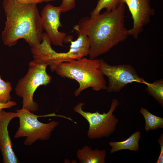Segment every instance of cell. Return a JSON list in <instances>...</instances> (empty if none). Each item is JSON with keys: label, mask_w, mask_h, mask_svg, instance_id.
I'll return each instance as SVG.
<instances>
[{"label": "cell", "mask_w": 163, "mask_h": 163, "mask_svg": "<svg viewBox=\"0 0 163 163\" xmlns=\"http://www.w3.org/2000/svg\"><path fill=\"white\" fill-rule=\"evenodd\" d=\"M61 13L59 7L48 4L43 8L41 17L43 29L51 43L54 45L62 46L63 43H69L73 37L58 30L59 27H62L60 20Z\"/></svg>", "instance_id": "9"}, {"label": "cell", "mask_w": 163, "mask_h": 163, "mask_svg": "<svg viewBox=\"0 0 163 163\" xmlns=\"http://www.w3.org/2000/svg\"><path fill=\"white\" fill-rule=\"evenodd\" d=\"M12 89L11 82L3 80L0 75V102L6 103L11 101L10 92Z\"/></svg>", "instance_id": "17"}, {"label": "cell", "mask_w": 163, "mask_h": 163, "mask_svg": "<svg viewBox=\"0 0 163 163\" xmlns=\"http://www.w3.org/2000/svg\"><path fill=\"white\" fill-rule=\"evenodd\" d=\"M37 4L3 0L6 20L1 37L4 45L13 46L21 39H24L31 47L41 43L44 29Z\"/></svg>", "instance_id": "2"}, {"label": "cell", "mask_w": 163, "mask_h": 163, "mask_svg": "<svg viewBox=\"0 0 163 163\" xmlns=\"http://www.w3.org/2000/svg\"><path fill=\"white\" fill-rule=\"evenodd\" d=\"M141 137L140 132L137 131L124 141L109 142V144L112 147L110 151V154L124 149L138 152L139 150V141Z\"/></svg>", "instance_id": "13"}, {"label": "cell", "mask_w": 163, "mask_h": 163, "mask_svg": "<svg viewBox=\"0 0 163 163\" xmlns=\"http://www.w3.org/2000/svg\"><path fill=\"white\" fill-rule=\"evenodd\" d=\"M56 0H43V2H48L50 1H55Z\"/></svg>", "instance_id": "22"}, {"label": "cell", "mask_w": 163, "mask_h": 163, "mask_svg": "<svg viewBox=\"0 0 163 163\" xmlns=\"http://www.w3.org/2000/svg\"><path fill=\"white\" fill-rule=\"evenodd\" d=\"M160 145L161 150L159 155L156 163H163V133H161L160 135L157 140Z\"/></svg>", "instance_id": "19"}, {"label": "cell", "mask_w": 163, "mask_h": 163, "mask_svg": "<svg viewBox=\"0 0 163 163\" xmlns=\"http://www.w3.org/2000/svg\"><path fill=\"white\" fill-rule=\"evenodd\" d=\"M140 112L143 115L145 121V129L147 131L163 128V118L155 116L147 109L141 107Z\"/></svg>", "instance_id": "14"}, {"label": "cell", "mask_w": 163, "mask_h": 163, "mask_svg": "<svg viewBox=\"0 0 163 163\" xmlns=\"http://www.w3.org/2000/svg\"><path fill=\"white\" fill-rule=\"evenodd\" d=\"M84 102H79L74 108V111L80 114L88 122L89 129L87 136L92 139L108 137L116 130L118 120L113 114L119 104L116 98L112 99L108 111L102 114L98 111L94 113L85 111L82 109Z\"/></svg>", "instance_id": "7"}, {"label": "cell", "mask_w": 163, "mask_h": 163, "mask_svg": "<svg viewBox=\"0 0 163 163\" xmlns=\"http://www.w3.org/2000/svg\"><path fill=\"white\" fill-rule=\"evenodd\" d=\"M76 155L80 163H105L106 150H94L85 145L77 150Z\"/></svg>", "instance_id": "12"}, {"label": "cell", "mask_w": 163, "mask_h": 163, "mask_svg": "<svg viewBox=\"0 0 163 163\" xmlns=\"http://www.w3.org/2000/svg\"><path fill=\"white\" fill-rule=\"evenodd\" d=\"M16 1L24 3H35L37 4L41 3L43 2V0H14Z\"/></svg>", "instance_id": "21"}, {"label": "cell", "mask_w": 163, "mask_h": 163, "mask_svg": "<svg viewBox=\"0 0 163 163\" xmlns=\"http://www.w3.org/2000/svg\"><path fill=\"white\" fill-rule=\"evenodd\" d=\"M125 4L120 3L114 10L105 11L93 18H82L73 27L78 34L88 38L89 59H96L125 41L129 35L125 25Z\"/></svg>", "instance_id": "1"}, {"label": "cell", "mask_w": 163, "mask_h": 163, "mask_svg": "<svg viewBox=\"0 0 163 163\" xmlns=\"http://www.w3.org/2000/svg\"><path fill=\"white\" fill-rule=\"evenodd\" d=\"M19 119V126L14 137L26 138L24 142L26 145H31L38 140L46 141L50 138L52 132L59 124L58 121H52L44 123L38 120L40 117H58L55 113L44 116L34 114L28 110L22 108L16 110Z\"/></svg>", "instance_id": "6"}, {"label": "cell", "mask_w": 163, "mask_h": 163, "mask_svg": "<svg viewBox=\"0 0 163 163\" xmlns=\"http://www.w3.org/2000/svg\"><path fill=\"white\" fill-rule=\"evenodd\" d=\"M55 71L62 78L78 82L79 87L74 92L75 96H78L88 88L98 91L107 88L104 75L100 68V59H92L85 57L62 62L56 66Z\"/></svg>", "instance_id": "3"}, {"label": "cell", "mask_w": 163, "mask_h": 163, "mask_svg": "<svg viewBox=\"0 0 163 163\" xmlns=\"http://www.w3.org/2000/svg\"><path fill=\"white\" fill-rule=\"evenodd\" d=\"M48 65L40 59H33L29 64L27 73L18 82L15 90L16 94L22 99V108L31 112L38 110V104L33 99L37 88L46 86L51 81L52 77L46 72Z\"/></svg>", "instance_id": "5"}, {"label": "cell", "mask_w": 163, "mask_h": 163, "mask_svg": "<svg viewBox=\"0 0 163 163\" xmlns=\"http://www.w3.org/2000/svg\"><path fill=\"white\" fill-rule=\"evenodd\" d=\"M75 5V0H62L59 7L62 13H64L73 9Z\"/></svg>", "instance_id": "18"}, {"label": "cell", "mask_w": 163, "mask_h": 163, "mask_svg": "<svg viewBox=\"0 0 163 163\" xmlns=\"http://www.w3.org/2000/svg\"><path fill=\"white\" fill-rule=\"evenodd\" d=\"M120 0H98L97 4L90 13V17L93 18L100 14L102 9L110 12L115 9L120 4Z\"/></svg>", "instance_id": "16"}, {"label": "cell", "mask_w": 163, "mask_h": 163, "mask_svg": "<svg viewBox=\"0 0 163 163\" xmlns=\"http://www.w3.org/2000/svg\"><path fill=\"white\" fill-rule=\"evenodd\" d=\"M17 105V103L14 101H10L6 103L0 102V110L4 109L10 108Z\"/></svg>", "instance_id": "20"}, {"label": "cell", "mask_w": 163, "mask_h": 163, "mask_svg": "<svg viewBox=\"0 0 163 163\" xmlns=\"http://www.w3.org/2000/svg\"><path fill=\"white\" fill-rule=\"evenodd\" d=\"M42 41L38 45L31 48L33 57L34 59L45 61L52 72L55 71L56 66L61 63L79 59L89 54L90 41L84 34H78L76 40H70V49L65 53H59L54 50L51 46V41L45 33L43 35Z\"/></svg>", "instance_id": "4"}, {"label": "cell", "mask_w": 163, "mask_h": 163, "mask_svg": "<svg viewBox=\"0 0 163 163\" xmlns=\"http://www.w3.org/2000/svg\"><path fill=\"white\" fill-rule=\"evenodd\" d=\"M146 90L148 94L153 97L161 106H163V79L157 80L153 83H148Z\"/></svg>", "instance_id": "15"}, {"label": "cell", "mask_w": 163, "mask_h": 163, "mask_svg": "<svg viewBox=\"0 0 163 163\" xmlns=\"http://www.w3.org/2000/svg\"><path fill=\"white\" fill-rule=\"evenodd\" d=\"M101 69L108 79L106 90L108 92H118L129 83L137 82L146 85L148 83L140 77L135 68L129 65H111L103 59H100Z\"/></svg>", "instance_id": "8"}, {"label": "cell", "mask_w": 163, "mask_h": 163, "mask_svg": "<svg viewBox=\"0 0 163 163\" xmlns=\"http://www.w3.org/2000/svg\"><path fill=\"white\" fill-rule=\"evenodd\" d=\"M120 3L126 4L131 14L133 26L128 30L129 35L137 39L144 27L150 21L155 14L150 5V0H120Z\"/></svg>", "instance_id": "10"}, {"label": "cell", "mask_w": 163, "mask_h": 163, "mask_svg": "<svg viewBox=\"0 0 163 163\" xmlns=\"http://www.w3.org/2000/svg\"><path fill=\"white\" fill-rule=\"evenodd\" d=\"M17 116L16 112L0 110V151L4 163L20 162L13 150L8 130L10 122Z\"/></svg>", "instance_id": "11"}]
</instances>
